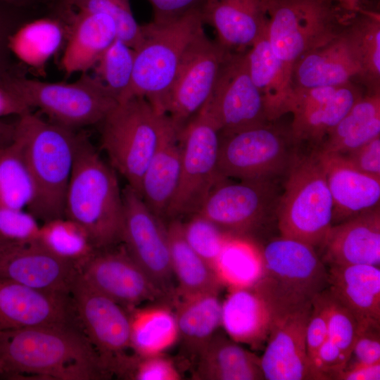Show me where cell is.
<instances>
[{
	"label": "cell",
	"mask_w": 380,
	"mask_h": 380,
	"mask_svg": "<svg viewBox=\"0 0 380 380\" xmlns=\"http://www.w3.org/2000/svg\"><path fill=\"white\" fill-rule=\"evenodd\" d=\"M67 23L43 18L23 22L10 34L8 46L20 64L42 72L49 61L64 46Z\"/></svg>",
	"instance_id": "32"
},
{
	"label": "cell",
	"mask_w": 380,
	"mask_h": 380,
	"mask_svg": "<svg viewBox=\"0 0 380 380\" xmlns=\"http://www.w3.org/2000/svg\"><path fill=\"white\" fill-rule=\"evenodd\" d=\"M79 322L70 295L34 289L0 277V331Z\"/></svg>",
	"instance_id": "22"
},
{
	"label": "cell",
	"mask_w": 380,
	"mask_h": 380,
	"mask_svg": "<svg viewBox=\"0 0 380 380\" xmlns=\"http://www.w3.org/2000/svg\"><path fill=\"white\" fill-rule=\"evenodd\" d=\"M318 154L333 200V225L379 208L380 177L358 170L338 156Z\"/></svg>",
	"instance_id": "26"
},
{
	"label": "cell",
	"mask_w": 380,
	"mask_h": 380,
	"mask_svg": "<svg viewBox=\"0 0 380 380\" xmlns=\"http://www.w3.org/2000/svg\"><path fill=\"white\" fill-rule=\"evenodd\" d=\"M362 78L360 56L348 22L339 35L300 57L291 72L293 88L361 83Z\"/></svg>",
	"instance_id": "21"
},
{
	"label": "cell",
	"mask_w": 380,
	"mask_h": 380,
	"mask_svg": "<svg viewBox=\"0 0 380 380\" xmlns=\"http://www.w3.org/2000/svg\"><path fill=\"white\" fill-rule=\"evenodd\" d=\"M246 51L229 52L203 107L221 134L271 122L262 96L251 77Z\"/></svg>",
	"instance_id": "13"
},
{
	"label": "cell",
	"mask_w": 380,
	"mask_h": 380,
	"mask_svg": "<svg viewBox=\"0 0 380 380\" xmlns=\"http://www.w3.org/2000/svg\"><path fill=\"white\" fill-rule=\"evenodd\" d=\"M231 52L201 30L186 46L171 84L165 112L179 132L207 102Z\"/></svg>",
	"instance_id": "14"
},
{
	"label": "cell",
	"mask_w": 380,
	"mask_h": 380,
	"mask_svg": "<svg viewBox=\"0 0 380 380\" xmlns=\"http://www.w3.org/2000/svg\"><path fill=\"white\" fill-rule=\"evenodd\" d=\"M318 254L331 265H380V208L332 225Z\"/></svg>",
	"instance_id": "25"
},
{
	"label": "cell",
	"mask_w": 380,
	"mask_h": 380,
	"mask_svg": "<svg viewBox=\"0 0 380 380\" xmlns=\"http://www.w3.org/2000/svg\"><path fill=\"white\" fill-rule=\"evenodd\" d=\"M380 136V91H366L316 149L341 156Z\"/></svg>",
	"instance_id": "33"
},
{
	"label": "cell",
	"mask_w": 380,
	"mask_h": 380,
	"mask_svg": "<svg viewBox=\"0 0 380 380\" xmlns=\"http://www.w3.org/2000/svg\"><path fill=\"white\" fill-rule=\"evenodd\" d=\"M380 362L372 365L357 366L343 369L334 380H379Z\"/></svg>",
	"instance_id": "53"
},
{
	"label": "cell",
	"mask_w": 380,
	"mask_h": 380,
	"mask_svg": "<svg viewBox=\"0 0 380 380\" xmlns=\"http://www.w3.org/2000/svg\"><path fill=\"white\" fill-rule=\"evenodd\" d=\"M97 380L111 375L80 322L0 331V377Z\"/></svg>",
	"instance_id": "1"
},
{
	"label": "cell",
	"mask_w": 380,
	"mask_h": 380,
	"mask_svg": "<svg viewBox=\"0 0 380 380\" xmlns=\"http://www.w3.org/2000/svg\"><path fill=\"white\" fill-rule=\"evenodd\" d=\"M329 296L330 315L327 339L335 345L348 359L357 336L359 324L345 307L330 294Z\"/></svg>",
	"instance_id": "46"
},
{
	"label": "cell",
	"mask_w": 380,
	"mask_h": 380,
	"mask_svg": "<svg viewBox=\"0 0 380 380\" xmlns=\"http://www.w3.org/2000/svg\"><path fill=\"white\" fill-rule=\"evenodd\" d=\"M15 131L16 122H7L0 120V148L13 141Z\"/></svg>",
	"instance_id": "54"
},
{
	"label": "cell",
	"mask_w": 380,
	"mask_h": 380,
	"mask_svg": "<svg viewBox=\"0 0 380 380\" xmlns=\"http://www.w3.org/2000/svg\"><path fill=\"white\" fill-rule=\"evenodd\" d=\"M365 92L356 82L340 86L293 88L289 113L290 129L302 149H317L328 133L346 115Z\"/></svg>",
	"instance_id": "17"
},
{
	"label": "cell",
	"mask_w": 380,
	"mask_h": 380,
	"mask_svg": "<svg viewBox=\"0 0 380 380\" xmlns=\"http://www.w3.org/2000/svg\"><path fill=\"white\" fill-rule=\"evenodd\" d=\"M181 173L179 132L170 134L160 145L146 167L141 182L140 196L160 219L167 213L177 192Z\"/></svg>",
	"instance_id": "31"
},
{
	"label": "cell",
	"mask_w": 380,
	"mask_h": 380,
	"mask_svg": "<svg viewBox=\"0 0 380 380\" xmlns=\"http://www.w3.org/2000/svg\"><path fill=\"white\" fill-rule=\"evenodd\" d=\"M276 121L220 134L218 172L222 179L279 180L286 177L301 148L290 126Z\"/></svg>",
	"instance_id": "9"
},
{
	"label": "cell",
	"mask_w": 380,
	"mask_h": 380,
	"mask_svg": "<svg viewBox=\"0 0 380 380\" xmlns=\"http://www.w3.org/2000/svg\"><path fill=\"white\" fill-rule=\"evenodd\" d=\"M129 317V348L139 356L163 354L179 340L174 310L165 305L126 309Z\"/></svg>",
	"instance_id": "36"
},
{
	"label": "cell",
	"mask_w": 380,
	"mask_h": 380,
	"mask_svg": "<svg viewBox=\"0 0 380 380\" xmlns=\"http://www.w3.org/2000/svg\"><path fill=\"white\" fill-rule=\"evenodd\" d=\"M76 0H61L62 11L70 9Z\"/></svg>",
	"instance_id": "57"
},
{
	"label": "cell",
	"mask_w": 380,
	"mask_h": 380,
	"mask_svg": "<svg viewBox=\"0 0 380 380\" xmlns=\"http://www.w3.org/2000/svg\"><path fill=\"white\" fill-rule=\"evenodd\" d=\"M11 82L31 109L37 108L51 122L72 129L101 123L118 103L103 84L87 72L65 83L30 79L15 71Z\"/></svg>",
	"instance_id": "10"
},
{
	"label": "cell",
	"mask_w": 380,
	"mask_h": 380,
	"mask_svg": "<svg viewBox=\"0 0 380 380\" xmlns=\"http://www.w3.org/2000/svg\"><path fill=\"white\" fill-rule=\"evenodd\" d=\"M327 291L359 325L380 323V268L369 265H331Z\"/></svg>",
	"instance_id": "27"
},
{
	"label": "cell",
	"mask_w": 380,
	"mask_h": 380,
	"mask_svg": "<svg viewBox=\"0 0 380 380\" xmlns=\"http://www.w3.org/2000/svg\"><path fill=\"white\" fill-rule=\"evenodd\" d=\"M182 222L184 236L191 248L212 268L231 236L199 213Z\"/></svg>",
	"instance_id": "42"
},
{
	"label": "cell",
	"mask_w": 380,
	"mask_h": 380,
	"mask_svg": "<svg viewBox=\"0 0 380 380\" xmlns=\"http://www.w3.org/2000/svg\"><path fill=\"white\" fill-rule=\"evenodd\" d=\"M65 217L86 231L97 251L121 242L122 191L113 167L83 134L65 194Z\"/></svg>",
	"instance_id": "3"
},
{
	"label": "cell",
	"mask_w": 380,
	"mask_h": 380,
	"mask_svg": "<svg viewBox=\"0 0 380 380\" xmlns=\"http://www.w3.org/2000/svg\"><path fill=\"white\" fill-rule=\"evenodd\" d=\"M203 25L201 10L196 8L169 22L141 25L142 39L134 49L131 82L118 102L141 97L166 114L168 93L182 55Z\"/></svg>",
	"instance_id": "6"
},
{
	"label": "cell",
	"mask_w": 380,
	"mask_h": 380,
	"mask_svg": "<svg viewBox=\"0 0 380 380\" xmlns=\"http://www.w3.org/2000/svg\"><path fill=\"white\" fill-rule=\"evenodd\" d=\"M121 242L154 284L173 300V274L167 226L127 184L122 190Z\"/></svg>",
	"instance_id": "15"
},
{
	"label": "cell",
	"mask_w": 380,
	"mask_h": 380,
	"mask_svg": "<svg viewBox=\"0 0 380 380\" xmlns=\"http://www.w3.org/2000/svg\"><path fill=\"white\" fill-rule=\"evenodd\" d=\"M101 123V146L111 166L140 195L141 179L151 160L177 129L167 114L141 97L118 102Z\"/></svg>",
	"instance_id": "5"
},
{
	"label": "cell",
	"mask_w": 380,
	"mask_h": 380,
	"mask_svg": "<svg viewBox=\"0 0 380 380\" xmlns=\"http://www.w3.org/2000/svg\"><path fill=\"white\" fill-rule=\"evenodd\" d=\"M311 305L273 321L260 356L265 379L318 380L306 348Z\"/></svg>",
	"instance_id": "20"
},
{
	"label": "cell",
	"mask_w": 380,
	"mask_h": 380,
	"mask_svg": "<svg viewBox=\"0 0 380 380\" xmlns=\"http://www.w3.org/2000/svg\"><path fill=\"white\" fill-rule=\"evenodd\" d=\"M218 294L205 293L174 298L178 341L190 356L196 358L221 327L222 303Z\"/></svg>",
	"instance_id": "34"
},
{
	"label": "cell",
	"mask_w": 380,
	"mask_h": 380,
	"mask_svg": "<svg viewBox=\"0 0 380 380\" xmlns=\"http://www.w3.org/2000/svg\"><path fill=\"white\" fill-rule=\"evenodd\" d=\"M35 187L22 147L14 139L0 148V206L28 209Z\"/></svg>",
	"instance_id": "38"
},
{
	"label": "cell",
	"mask_w": 380,
	"mask_h": 380,
	"mask_svg": "<svg viewBox=\"0 0 380 380\" xmlns=\"http://www.w3.org/2000/svg\"><path fill=\"white\" fill-rule=\"evenodd\" d=\"M195 380H262L260 357L217 331L196 357Z\"/></svg>",
	"instance_id": "29"
},
{
	"label": "cell",
	"mask_w": 380,
	"mask_h": 380,
	"mask_svg": "<svg viewBox=\"0 0 380 380\" xmlns=\"http://www.w3.org/2000/svg\"><path fill=\"white\" fill-rule=\"evenodd\" d=\"M249 72L261 93L270 121L289 113L291 80L269 43L266 32L246 51Z\"/></svg>",
	"instance_id": "30"
},
{
	"label": "cell",
	"mask_w": 380,
	"mask_h": 380,
	"mask_svg": "<svg viewBox=\"0 0 380 380\" xmlns=\"http://www.w3.org/2000/svg\"><path fill=\"white\" fill-rule=\"evenodd\" d=\"M19 7L0 1V76L14 69L8 46L11 32L23 21Z\"/></svg>",
	"instance_id": "49"
},
{
	"label": "cell",
	"mask_w": 380,
	"mask_h": 380,
	"mask_svg": "<svg viewBox=\"0 0 380 380\" xmlns=\"http://www.w3.org/2000/svg\"><path fill=\"white\" fill-rule=\"evenodd\" d=\"M338 156L358 170L380 177V136L352 151Z\"/></svg>",
	"instance_id": "50"
},
{
	"label": "cell",
	"mask_w": 380,
	"mask_h": 380,
	"mask_svg": "<svg viewBox=\"0 0 380 380\" xmlns=\"http://www.w3.org/2000/svg\"><path fill=\"white\" fill-rule=\"evenodd\" d=\"M270 0H204V24L214 28L216 41L233 52L248 50L267 30Z\"/></svg>",
	"instance_id": "23"
},
{
	"label": "cell",
	"mask_w": 380,
	"mask_h": 380,
	"mask_svg": "<svg viewBox=\"0 0 380 380\" xmlns=\"http://www.w3.org/2000/svg\"><path fill=\"white\" fill-rule=\"evenodd\" d=\"M37 241L51 253L75 264L79 269L97 251L86 231L65 217L43 222Z\"/></svg>",
	"instance_id": "40"
},
{
	"label": "cell",
	"mask_w": 380,
	"mask_h": 380,
	"mask_svg": "<svg viewBox=\"0 0 380 380\" xmlns=\"http://www.w3.org/2000/svg\"><path fill=\"white\" fill-rule=\"evenodd\" d=\"M329 315L330 296L326 289L313 299L306 328L307 354L313 370L317 353L327 338Z\"/></svg>",
	"instance_id": "47"
},
{
	"label": "cell",
	"mask_w": 380,
	"mask_h": 380,
	"mask_svg": "<svg viewBox=\"0 0 380 380\" xmlns=\"http://www.w3.org/2000/svg\"><path fill=\"white\" fill-rule=\"evenodd\" d=\"M81 137L32 112L18 117L15 139L21 145L34 187L27 211L43 222L65 217V200Z\"/></svg>",
	"instance_id": "2"
},
{
	"label": "cell",
	"mask_w": 380,
	"mask_h": 380,
	"mask_svg": "<svg viewBox=\"0 0 380 380\" xmlns=\"http://www.w3.org/2000/svg\"><path fill=\"white\" fill-rule=\"evenodd\" d=\"M167 230L172 269L178 283L175 297L219 293L222 285L209 265L186 242L181 220H170Z\"/></svg>",
	"instance_id": "35"
},
{
	"label": "cell",
	"mask_w": 380,
	"mask_h": 380,
	"mask_svg": "<svg viewBox=\"0 0 380 380\" xmlns=\"http://www.w3.org/2000/svg\"><path fill=\"white\" fill-rule=\"evenodd\" d=\"M220 139L219 129L203 108L179 130L181 173L167 220L197 213L211 189L222 179L218 172Z\"/></svg>",
	"instance_id": "12"
},
{
	"label": "cell",
	"mask_w": 380,
	"mask_h": 380,
	"mask_svg": "<svg viewBox=\"0 0 380 380\" xmlns=\"http://www.w3.org/2000/svg\"><path fill=\"white\" fill-rule=\"evenodd\" d=\"M260 248L262 270L252 287L273 321L310 305L327 288V267L312 246L281 236Z\"/></svg>",
	"instance_id": "4"
},
{
	"label": "cell",
	"mask_w": 380,
	"mask_h": 380,
	"mask_svg": "<svg viewBox=\"0 0 380 380\" xmlns=\"http://www.w3.org/2000/svg\"><path fill=\"white\" fill-rule=\"evenodd\" d=\"M237 180L219 181L198 213L229 236L253 241L277 222L281 193L277 179Z\"/></svg>",
	"instance_id": "11"
},
{
	"label": "cell",
	"mask_w": 380,
	"mask_h": 380,
	"mask_svg": "<svg viewBox=\"0 0 380 380\" xmlns=\"http://www.w3.org/2000/svg\"><path fill=\"white\" fill-rule=\"evenodd\" d=\"M80 274L89 286L125 309L146 301L172 303L124 246L96 251L80 266Z\"/></svg>",
	"instance_id": "18"
},
{
	"label": "cell",
	"mask_w": 380,
	"mask_h": 380,
	"mask_svg": "<svg viewBox=\"0 0 380 380\" xmlns=\"http://www.w3.org/2000/svg\"><path fill=\"white\" fill-rule=\"evenodd\" d=\"M153 11V22L166 23L200 8L204 0H148Z\"/></svg>",
	"instance_id": "52"
},
{
	"label": "cell",
	"mask_w": 380,
	"mask_h": 380,
	"mask_svg": "<svg viewBox=\"0 0 380 380\" xmlns=\"http://www.w3.org/2000/svg\"><path fill=\"white\" fill-rule=\"evenodd\" d=\"M61 13L67 23V35L60 69L66 77L86 73L117 38L115 22L101 12L70 9Z\"/></svg>",
	"instance_id": "24"
},
{
	"label": "cell",
	"mask_w": 380,
	"mask_h": 380,
	"mask_svg": "<svg viewBox=\"0 0 380 380\" xmlns=\"http://www.w3.org/2000/svg\"><path fill=\"white\" fill-rule=\"evenodd\" d=\"M336 4L343 15L349 18L357 13L363 6V0H336Z\"/></svg>",
	"instance_id": "55"
},
{
	"label": "cell",
	"mask_w": 380,
	"mask_h": 380,
	"mask_svg": "<svg viewBox=\"0 0 380 380\" xmlns=\"http://www.w3.org/2000/svg\"><path fill=\"white\" fill-rule=\"evenodd\" d=\"M262 270L260 248L252 240L232 236L213 267L222 286L229 290L253 286Z\"/></svg>",
	"instance_id": "37"
},
{
	"label": "cell",
	"mask_w": 380,
	"mask_h": 380,
	"mask_svg": "<svg viewBox=\"0 0 380 380\" xmlns=\"http://www.w3.org/2000/svg\"><path fill=\"white\" fill-rule=\"evenodd\" d=\"M115 374L133 380H180L174 362L163 354L151 356L127 355L118 364Z\"/></svg>",
	"instance_id": "44"
},
{
	"label": "cell",
	"mask_w": 380,
	"mask_h": 380,
	"mask_svg": "<svg viewBox=\"0 0 380 380\" xmlns=\"http://www.w3.org/2000/svg\"><path fill=\"white\" fill-rule=\"evenodd\" d=\"M348 20L336 0H270L267 37L291 80L296 61L339 35Z\"/></svg>",
	"instance_id": "8"
},
{
	"label": "cell",
	"mask_w": 380,
	"mask_h": 380,
	"mask_svg": "<svg viewBox=\"0 0 380 380\" xmlns=\"http://www.w3.org/2000/svg\"><path fill=\"white\" fill-rule=\"evenodd\" d=\"M15 71L14 68L0 76V118L10 115L20 117L31 112V108L12 86L11 77Z\"/></svg>",
	"instance_id": "51"
},
{
	"label": "cell",
	"mask_w": 380,
	"mask_h": 380,
	"mask_svg": "<svg viewBox=\"0 0 380 380\" xmlns=\"http://www.w3.org/2000/svg\"><path fill=\"white\" fill-rule=\"evenodd\" d=\"M79 274L75 264L53 255L37 241L10 245L0 253V277L34 289L70 295Z\"/></svg>",
	"instance_id": "19"
},
{
	"label": "cell",
	"mask_w": 380,
	"mask_h": 380,
	"mask_svg": "<svg viewBox=\"0 0 380 380\" xmlns=\"http://www.w3.org/2000/svg\"><path fill=\"white\" fill-rule=\"evenodd\" d=\"M0 1L22 8L30 2V0H0Z\"/></svg>",
	"instance_id": "56"
},
{
	"label": "cell",
	"mask_w": 380,
	"mask_h": 380,
	"mask_svg": "<svg viewBox=\"0 0 380 380\" xmlns=\"http://www.w3.org/2000/svg\"><path fill=\"white\" fill-rule=\"evenodd\" d=\"M40 226L35 217L24 209L0 206V240L18 245L37 240Z\"/></svg>",
	"instance_id": "45"
},
{
	"label": "cell",
	"mask_w": 380,
	"mask_h": 380,
	"mask_svg": "<svg viewBox=\"0 0 380 380\" xmlns=\"http://www.w3.org/2000/svg\"><path fill=\"white\" fill-rule=\"evenodd\" d=\"M70 9L106 13L115 22L118 39L133 49L141 42V25L137 23L129 0H76Z\"/></svg>",
	"instance_id": "43"
},
{
	"label": "cell",
	"mask_w": 380,
	"mask_h": 380,
	"mask_svg": "<svg viewBox=\"0 0 380 380\" xmlns=\"http://www.w3.org/2000/svg\"><path fill=\"white\" fill-rule=\"evenodd\" d=\"M272 323L269 307L253 287L229 290L222 303L221 327L238 343L260 348Z\"/></svg>",
	"instance_id": "28"
},
{
	"label": "cell",
	"mask_w": 380,
	"mask_h": 380,
	"mask_svg": "<svg viewBox=\"0 0 380 380\" xmlns=\"http://www.w3.org/2000/svg\"><path fill=\"white\" fill-rule=\"evenodd\" d=\"M135 51L116 38L102 53L94 68L96 77L118 100L128 88Z\"/></svg>",
	"instance_id": "41"
},
{
	"label": "cell",
	"mask_w": 380,
	"mask_h": 380,
	"mask_svg": "<svg viewBox=\"0 0 380 380\" xmlns=\"http://www.w3.org/2000/svg\"><path fill=\"white\" fill-rule=\"evenodd\" d=\"M80 324L108 373L114 374L129 348L130 324L122 305L89 286L79 274L70 292Z\"/></svg>",
	"instance_id": "16"
},
{
	"label": "cell",
	"mask_w": 380,
	"mask_h": 380,
	"mask_svg": "<svg viewBox=\"0 0 380 380\" xmlns=\"http://www.w3.org/2000/svg\"><path fill=\"white\" fill-rule=\"evenodd\" d=\"M285 179L277 210L280 234L319 248L333 225L334 205L317 150L301 151Z\"/></svg>",
	"instance_id": "7"
},
{
	"label": "cell",
	"mask_w": 380,
	"mask_h": 380,
	"mask_svg": "<svg viewBox=\"0 0 380 380\" xmlns=\"http://www.w3.org/2000/svg\"><path fill=\"white\" fill-rule=\"evenodd\" d=\"M362 63V84L366 91H380V14L362 8L348 20Z\"/></svg>",
	"instance_id": "39"
},
{
	"label": "cell",
	"mask_w": 380,
	"mask_h": 380,
	"mask_svg": "<svg viewBox=\"0 0 380 380\" xmlns=\"http://www.w3.org/2000/svg\"><path fill=\"white\" fill-rule=\"evenodd\" d=\"M8 246L10 245H6L0 240V253Z\"/></svg>",
	"instance_id": "58"
},
{
	"label": "cell",
	"mask_w": 380,
	"mask_h": 380,
	"mask_svg": "<svg viewBox=\"0 0 380 380\" xmlns=\"http://www.w3.org/2000/svg\"><path fill=\"white\" fill-rule=\"evenodd\" d=\"M379 362L380 323L359 325L356 340L343 369Z\"/></svg>",
	"instance_id": "48"
}]
</instances>
